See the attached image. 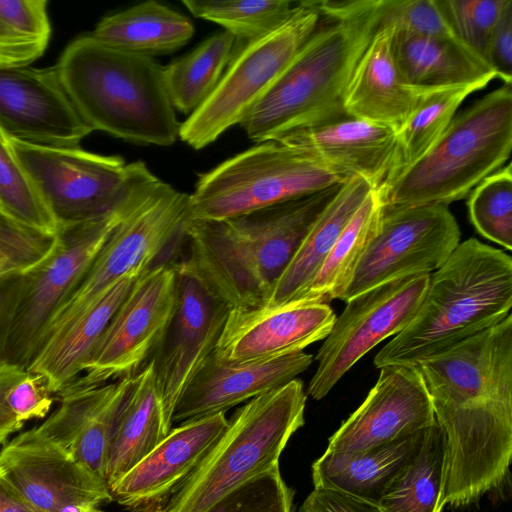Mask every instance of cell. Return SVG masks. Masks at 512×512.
Masks as SVG:
<instances>
[{"label": "cell", "mask_w": 512, "mask_h": 512, "mask_svg": "<svg viewBox=\"0 0 512 512\" xmlns=\"http://www.w3.org/2000/svg\"><path fill=\"white\" fill-rule=\"evenodd\" d=\"M23 273H10L0 277V366L4 365V347L12 311Z\"/></svg>", "instance_id": "c3c4849f"}, {"label": "cell", "mask_w": 512, "mask_h": 512, "mask_svg": "<svg viewBox=\"0 0 512 512\" xmlns=\"http://www.w3.org/2000/svg\"><path fill=\"white\" fill-rule=\"evenodd\" d=\"M480 89L478 85H465L428 92L396 132L394 164L387 181L425 155L444 133L463 101Z\"/></svg>", "instance_id": "d590c367"}, {"label": "cell", "mask_w": 512, "mask_h": 512, "mask_svg": "<svg viewBox=\"0 0 512 512\" xmlns=\"http://www.w3.org/2000/svg\"><path fill=\"white\" fill-rule=\"evenodd\" d=\"M391 48L403 81L420 92L465 85L484 88L497 78L485 60L457 38L421 36L391 28Z\"/></svg>", "instance_id": "83f0119b"}, {"label": "cell", "mask_w": 512, "mask_h": 512, "mask_svg": "<svg viewBox=\"0 0 512 512\" xmlns=\"http://www.w3.org/2000/svg\"><path fill=\"white\" fill-rule=\"evenodd\" d=\"M444 433L442 506L460 507L501 485L512 456V400L432 403Z\"/></svg>", "instance_id": "7c38bea8"}, {"label": "cell", "mask_w": 512, "mask_h": 512, "mask_svg": "<svg viewBox=\"0 0 512 512\" xmlns=\"http://www.w3.org/2000/svg\"><path fill=\"white\" fill-rule=\"evenodd\" d=\"M155 177L148 170L118 210L95 220L57 227L58 241L52 253L22 275L5 341V364L27 371L53 317Z\"/></svg>", "instance_id": "9c48e42d"}, {"label": "cell", "mask_w": 512, "mask_h": 512, "mask_svg": "<svg viewBox=\"0 0 512 512\" xmlns=\"http://www.w3.org/2000/svg\"><path fill=\"white\" fill-rule=\"evenodd\" d=\"M298 2L288 0H183L197 18L216 23L245 44L263 38L284 25Z\"/></svg>", "instance_id": "8d00e7d4"}, {"label": "cell", "mask_w": 512, "mask_h": 512, "mask_svg": "<svg viewBox=\"0 0 512 512\" xmlns=\"http://www.w3.org/2000/svg\"><path fill=\"white\" fill-rule=\"evenodd\" d=\"M427 93L407 85L391 48V28L377 30L358 61L344 97L348 116L373 122L395 133Z\"/></svg>", "instance_id": "484cf974"}, {"label": "cell", "mask_w": 512, "mask_h": 512, "mask_svg": "<svg viewBox=\"0 0 512 512\" xmlns=\"http://www.w3.org/2000/svg\"><path fill=\"white\" fill-rule=\"evenodd\" d=\"M380 209L373 190L341 232L299 304L339 299L372 236Z\"/></svg>", "instance_id": "e575fe53"}, {"label": "cell", "mask_w": 512, "mask_h": 512, "mask_svg": "<svg viewBox=\"0 0 512 512\" xmlns=\"http://www.w3.org/2000/svg\"><path fill=\"white\" fill-rule=\"evenodd\" d=\"M46 0H0V69L28 67L45 52L51 25Z\"/></svg>", "instance_id": "74e56055"}, {"label": "cell", "mask_w": 512, "mask_h": 512, "mask_svg": "<svg viewBox=\"0 0 512 512\" xmlns=\"http://www.w3.org/2000/svg\"><path fill=\"white\" fill-rule=\"evenodd\" d=\"M236 42L231 33L218 32L164 66L166 89L175 110L190 115L207 100L229 65Z\"/></svg>", "instance_id": "d6a6232c"}, {"label": "cell", "mask_w": 512, "mask_h": 512, "mask_svg": "<svg viewBox=\"0 0 512 512\" xmlns=\"http://www.w3.org/2000/svg\"><path fill=\"white\" fill-rule=\"evenodd\" d=\"M130 381L90 385L77 378L58 394L59 406L35 431L104 479Z\"/></svg>", "instance_id": "7402d4cb"}, {"label": "cell", "mask_w": 512, "mask_h": 512, "mask_svg": "<svg viewBox=\"0 0 512 512\" xmlns=\"http://www.w3.org/2000/svg\"><path fill=\"white\" fill-rule=\"evenodd\" d=\"M511 307V256L469 238L430 274L414 318L376 354L374 364L416 366L502 322Z\"/></svg>", "instance_id": "277c9868"}, {"label": "cell", "mask_w": 512, "mask_h": 512, "mask_svg": "<svg viewBox=\"0 0 512 512\" xmlns=\"http://www.w3.org/2000/svg\"><path fill=\"white\" fill-rule=\"evenodd\" d=\"M507 3L508 0H437L456 38L483 60L492 31Z\"/></svg>", "instance_id": "60d3db41"}, {"label": "cell", "mask_w": 512, "mask_h": 512, "mask_svg": "<svg viewBox=\"0 0 512 512\" xmlns=\"http://www.w3.org/2000/svg\"><path fill=\"white\" fill-rule=\"evenodd\" d=\"M432 403L512 400V316L416 365Z\"/></svg>", "instance_id": "e0dca14e"}, {"label": "cell", "mask_w": 512, "mask_h": 512, "mask_svg": "<svg viewBox=\"0 0 512 512\" xmlns=\"http://www.w3.org/2000/svg\"><path fill=\"white\" fill-rule=\"evenodd\" d=\"M175 270V310L150 360L164 418L171 428L179 398L215 350L232 310L186 255L175 259Z\"/></svg>", "instance_id": "5bb4252c"}, {"label": "cell", "mask_w": 512, "mask_h": 512, "mask_svg": "<svg viewBox=\"0 0 512 512\" xmlns=\"http://www.w3.org/2000/svg\"><path fill=\"white\" fill-rule=\"evenodd\" d=\"M0 209L31 226L56 232L57 226L0 128Z\"/></svg>", "instance_id": "ab89813d"}, {"label": "cell", "mask_w": 512, "mask_h": 512, "mask_svg": "<svg viewBox=\"0 0 512 512\" xmlns=\"http://www.w3.org/2000/svg\"><path fill=\"white\" fill-rule=\"evenodd\" d=\"M57 241V230L31 226L0 209V252L16 272L25 273L44 261Z\"/></svg>", "instance_id": "7bdbcfd3"}, {"label": "cell", "mask_w": 512, "mask_h": 512, "mask_svg": "<svg viewBox=\"0 0 512 512\" xmlns=\"http://www.w3.org/2000/svg\"><path fill=\"white\" fill-rule=\"evenodd\" d=\"M429 278L419 274L394 279L348 300L316 355L318 366L306 395L324 398L366 353L400 333L417 313Z\"/></svg>", "instance_id": "9a60e30c"}, {"label": "cell", "mask_w": 512, "mask_h": 512, "mask_svg": "<svg viewBox=\"0 0 512 512\" xmlns=\"http://www.w3.org/2000/svg\"><path fill=\"white\" fill-rule=\"evenodd\" d=\"M10 146L57 227L83 223L118 210L149 170L78 147L36 145L8 135Z\"/></svg>", "instance_id": "30bf717a"}, {"label": "cell", "mask_w": 512, "mask_h": 512, "mask_svg": "<svg viewBox=\"0 0 512 512\" xmlns=\"http://www.w3.org/2000/svg\"><path fill=\"white\" fill-rule=\"evenodd\" d=\"M16 272L8 259L0 252V277Z\"/></svg>", "instance_id": "f5cc1de1"}, {"label": "cell", "mask_w": 512, "mask_h": 512, "mask_svg": "<svg viewBox=\"0 0 512 512\" xmlns=\"http://www.w3.org/2000/svg\"><path fill=\"white\" fill-rule=\"evenodd\" d=\"M307 395L299 379L238 408L196 468L161 502L143 512H205L251 478L278 466L303 424Z\"/></svg>", "instance_id": "8992f818"}, {"label": "cell", "mask_w": 512, "mask_h": 512, "mask_svg": "<svg viewBox=\"0 0 512 512\" xmlns=\"http://www.w3.org/2000/svg\"><path fill=\"white\" fill-rule=\"evenodd\" d=\"M177 299L175 259L147 269L121 303L97 344L81 381L104 385L133 377L151 360L173 316Z\"/></svg>", "instance_id": "2e32d148"}, {"label": "cell", "mask_w": 512, "mask_h": 512, "mask_svg": "<svg viewBox=\"0 0 512 512\" xmlns=\"http://www.w3.org/2000/svg\"><path fill=\"white\" fill-rule=\"evenodd\" d=\"M385 27L421 36L456 38L437 0H380L379 29Z\"/></svg>", "instance_id": "ee69618b"}, {"label": "cell", "mask_w": 512, "mask_h": 512, "mask_svg": "<svg viewBox=\"0 0 512 512\" xmlns=\"http://www.w3.org/2000/svg\"><path fill=\"white\" fill-rule=\"evenodd\" d=\"M316 4L317 29L240 124L256 144L348 116L345 93L379 29L380 0Z\"/></svg>", "instance_id": "6da1fadb"}, {"label": "cell", "mask_w": 512, "mask_h": 512, "mask_svg": "<svg viewBox=\"0 0 512 512\" xmlns=\"http://www.w3.org/2000/svg\"><path fill=\"white\" fill-rule=\"evenodd\" d=\"M320 20L316 1H299L284 25L244 44L215 90L181 123L179 139L199 150L240 125L313 35Z\"/></svg>", "instance_id": "8fae6325"}, {"label": "cell", "mask_w": 512, "mask_h": 512, "mask_svg": "<svg viewBox=\"0 0 512 512\" xmlns=\"http://www.w3.org/2000/svg\"><path fill=\"white\" fill-rule=\"evenodd\" d=\"M0 476L42 512L113 501L103 478L34 428L2 447Z\"/></svg>", "instance_id": "ac0fdd59"}, {"label": "cell", "mask_w": 512, "mask_h": 512, "mask_svg": "<svg viewBox=\"0 0 512 512\" xmlns=\"http://www.w3.org/2000/svg\"><path fill=\"white\" fill-rule=\"evenodd\" d=\"M345 181L304 151L280 140H268L200 173L189 194V219H227Z\"/></svg>", "instance_id": "52a82bcc"}, {"label": "cell", "mask_w": 512, "mask_h": 512, "mask_svg": "<svg viewBox=\"0 0 512 512\" xmlns=\"http://www.w3.org/2000/svg\"><path fill=\"white\" fill-rule=\"evenodd\" d=\"M25 372L7 364L0 366V444L23 426V423L18 421L10 411L5 401V394L8 388Z\"/></svg>", "instance_id": "681fc988"}, {"label": "cell", "mask_w": 512, "mask_h": 512, "mask_svg": "<svg viewBox=\"0 0 512 512\" xmlns=\"http://www.w3.org/2000/svg\"><path fill=\"white\" fill-rule=\"evenodd\" d=\"M458 223L447 206L383 207L374 231L339 299L394 279L431 274L459 245Z\"/></svg>", "instance_id": "4fadbf2b"}, {"label": "cell", "mask_w": 512, "mask_h": 512, "mask_svg": "<svg viewBox=\"0 0 512 512\" xmlns=\"http://www.w3.org/2000/svg\"><path fill=\"white\" fill-rule=\"evenodd\" d=\"M469 218L483 237L512 249V168L511 163L483 179L467 201Z\"/></svg>", "instance_id": "f35d334b"}, {"label": "cell", "mask_w": 512, "mask_h": 512, "mask_svg": "<svg viewBox=\"0 0 512 512\" xmlns=\"http://www.w3.org/2000/svg\"><path fill=\"white\" fill-rule=\"evenodd\" d=\"M275 140L304 151L345 180L364 178L375 190L387 181L393 169L396 133L350 116L296 130Z\"/></svg>", "instance_id": "d4e9b609"}, {"label": "cell", "mask_w": 512, "mask_h": 512, "mask_svg": "<svg viewBox=\"0 0 512 512\" xmlns=\"http://www.w3.org/2000/svg\"><path fill=\"white\" fill-rule=\"evenodd\" d=\"M297 512H383L376 504L335 490L314 488Z\"/></svg>", "instance_id": "7dc6e473"}, {"label": "cell", "mask_w": 512, "mask_h": 512, "mask_svg": "<svg viewBox=\"0 0 512 512\" xmlns=\"http://www.w3.org/2000/svg\"><path fill=\"white\" fill-rule=\"evenodd\" d=\"M292 499L278 465L224 495L205 512H291Z\"/></svg>", "instance_id": "b9f144b4"}, {"label": "cell", "mask_w": 512, "mask_h": 512, "mask_svg": "<svg viewBox=\"0 0 512 512\" xmlns=\"http://www.w3.org/2000/svg\"><path fill=\"white\" fill-rule=\"evenodd\" d=\"M375 190L361 177L350 178L316 219L264 306L299 304L341 232Z\"/></svg>", "instance_id": "f546056e"}, {"label": "cell", "mask_w": 512, "mask_h": 512, "mask_svg": "<svg viewBox=\"0 0 512 512\" xmlns=\"http://www.w3.org/2000/svg\"><path fill=\"white\" fill-rule=\"evenodd\" d=\"M59 512H104L101 505L97 504H71L59 510Z\"/></svg>", "instance_id": "816d5d0a"}, {"label": "cell", "mask_w": 512, "mask_h": 512, "mask_svg": "<svg viewBox=\"0 0 512 512\" xmlns=\"http://www.w3.org/2000/svg\"><path fill=\"white\" fill-rule=\"evenodd\" d=\"M312 360V355L299 351L275 358L233 362L213 351L179 398L173 424L225 413L296 379Z\"/></svg>", "instance_id": "603a6c76"}, {"label": "cell", "mask_w": 512, "mask_h": 512, "mask_svg": "<svg viewBox=\"0 0 512 512\" xmlns=\"http://www.w3.org/2000/svg\"><path fill=\"white\" fill-rule=\"evenodd\" d=\"M75 110L92 130L137 144L171 146L181 123L164 66L108 46L91 34L74 39L55 65Z\"/></svg>", "instance_id": "3957f363"}, {"label": "cell", "mask_w": 512, "mask_h": 512, "mask_svg": "<svg viewBox=\"0 0 512 512\" xmlns=\"http://www.w3.org/2000/svg\"><path fill=\"white\" fill-rule=\"evenodd\" d=\"M171 429L164 418L149 361L132 377L123 399L118 430L105 466L108 488L151 452Z\"/></svg>", "instance_id": "4dcf8cb0"}, {"label": "cell", "mask_w": 512, "mask_h": 512, "mask_svg": "<svg viewBox=\"0 0 512 512\" xmlns=\"http://www.w3.org/2000/svg\"><path fill=\"white\" fill-rule=\"evenodd\" d=\"M380 370L366 399L330 437L326 450L363 451L435 422L432 400L416 366L393 365Z\"/></svg>", "instance_id": "d6986e66"}, {"label": "cell", "mask_w": 512, "mask_h": 512, "mask_svg": "<svg viewBox=\"0 0 512 512\" xmlns=\"http://www.w3.org/2000/svg\"><path fill=\"white\" fill-rule=\"evenodd\" d=\"M485 61L504 84L512 83V1L501 12L489 39Z\"/></svg>", "instance_id": "bcb514c9"}, {"label": "cell", "mask_w": 512, "mask_h": 512, "mask_svg": "<svg viewBox=\"0 0 512 512\" xmlns=\"http://www.w3.org/2000/svg\"><path fill=\"white\" fill-rule=\"evenodd\" d=\"M53 393L40 374L26 371L7 390L5 401L18 421L45 417L52 404Z\"/></svg>", "instance_id": "f6af8a7d"}, {"label": "cell", "mask_w": 512, "mask_h": 512, "mask_svg": "<svg viewBox=\"0 0 512 512\" xmlns=\"http://www.w3.org/2000/svg\"><path fill=\"white\" fill-rule=\"evenodd\" d=\"M145 271L125 276L88 309L46 338L27 371L42 375L53 394L66 389L84 372L113 315Z\"/></svg>", "instance_id": "4316f807"}, {"label": "cell", "mask_w": 512, "mask_h": 512, "mask_svg": "<svg viewBox=\"0 0 512 512\" xmlns=\"http://www.w3.org/2000/svg\"><path fill=\"white\" fill-rule=\"evenodd\" d=\"M427 429L359 452L326 450L312 464L314 488L335 490L378 505L419 452Z\"/></svg>", "instance_id": "f1b7e54d"}, {"label": "cell", "mask_w": 512, "mask_h": 512, "mask_svg": "<svg viewBox=\"0 0 512 512\" xmlns=\"http://www.w3.org/2000/svg\"><path fill=\"white\" fill-rule=\"evenodd\" d=\"M445 438L435 422L428 427L417 455L404 467L382 497L383 512H441Z\"/></svg>", "instance_id": "836d02e7"}, {"label": "cell", "mask_w": 512, "mask_h": 512, "mask_svg": "<svg viewBox=\"0 0 512 512\" xmlns=\"http://www.w3.org/2000/svg\"><path fill=\"white\" fill-rule=\"evenodd\" d=\"M512 151V87L503 84L454 116L431 149L376 189L383 207L448 206L504 166Z\"/></svg>", "instance_id": "5b68a950"}, {"label": "cell", "mask_w": 512, "mask_h": 512, "mask_svg": "<svg viewBox=\"0 0 512 512\" xmlns=\"http://www.w3.org/2000/svg\"><path fill=\"white\" fill-rule=\"evenodd\" d=\"M341 185L227 219H188L186 256L232 309L262 307Z\"/></svg>", "instance_id": "7a4b0ae2"}, {"label": "cell", "mask_w": 512, "mask_h": 512, "mask_svg": "<svg viewBox=\"0 0 512 512\" xmlns=\"http://www.w3.org/2000/svg\"><path fill=\"white\" fill-rule=\"evenodd\" d=\"M228 424L225 413L181 423L109 486L112 500L146 511L161 502L199 464Z\"/></svg>", "instance_id": "cb8c5ba5"}, {"label": "cell", "mask_w": 512, "mask_h": 512, "mask_svg": "<svg viewBox=\"0 0 512 512\" xmlns=\"http://www.w3.org/2000/svg\"><path fill=\"white\" fill-rule=\"evenodd\" d=\"M194 33L187 16L151 0L102 18L91 35L113 48L153 58L175 52Z\"/></svg>", "instance_id": "1f68e13d"}, {"label": "cell", "mask_w": 512, "mask_h": 512, "mask_svg": "<svg viewBox=\"0 0 512 512\" xmlns=\"http://www.w3.org/2000/svg\"><path fill=\"white\" fill-rule=\"evenodd\" d=\"M188 219L189 195L156 176L113 229L81 281L53 317L41 343L125 276L151 268L165 251L179 248L185 238Z\"/></svg>", "instance_id": "ba28073f"}, {"label": "cell", "mask_w": 512, "mask_h": 512, "mask_svg": "<svg viewBox=\"0 0 512 512\" xmlns=\"http://www.w3.org/2000/svg\"><path fill=\"white\" fill-rule=\"evenodd\" d=\"M335 319L328 303L232 309L214 351L233 362L303 351L325 339Z\"/></svg>", "instance_id": "44dd1931"}, {"label": "cell", "mask_w": 512, "mask_h": 512, "mask_svg": "<svg viewBox=\"0 0 512 512\" xmlns=\"http://www.w3.org/2000/svg\"><path fill=\"white\" fill-rule=\"evenodd\" d=\"M0 128L18 140L78 147L92 130L68 98L56 66L0 69Z\"/></svg>", "instance_id": "ffe728a7"}, {"label": "cell", "mask_w": 512, "mask_h": 512, "mask_svg": "<svg viewBox=\"0 0 512 512\" xmlns=\"http://www.w3.org/2000/svg\"><path fill=\"white\" fill-rule=\"evenodd\" d=\"M0 512H42L0 476Z\"/></svg>", "instance_id": "f907efd6"}]
</instances>
